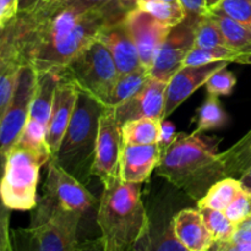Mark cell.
I'll return each mask as SVG.
<instances>
[{"instance_id": "cell-1", "label": "cell", "mask_w": 251, "mask_h": 251, "mask_svg": "<svg viewBox=\"0 0 251 251\" xmlns=\"http://www.w3.org/2000/svg\"><path fill=\"white\" fill-rule=\"evenodd\" d=\"M126 14L118 0L85 12L66 5L65 0H38L14 20L24 63L37 73H60L96 41L100 29Z\"/></svg>"}, {"instance_id": "cell-2", "label": "cell", "mask_w": 251, "mask_h": 251, "mask_svg": "<svg viewBox=\"0 0 251 251\" xmlns=\"http://www.w3.org/2000/svg\"><path fill=\"white\" fill-rule=\"evenodd\" d=\"M221 141V137L203 132L176 134L162 152L157 174L199 201L213 184L226 178L218 152Z\"/></svg>"}, {"instance_id": "cell-3", "label": "cell", "mask_w": 251, "mask_h": 251, "mask_svg": "<svg viewBox=\"0 0 251 251\" xmlns=\"http://www.w3.org/2000/svg\"><path fill=\"white\" fill-rule=\"evenodd\" d=\"M149 213L141 198V184L122 179L104 186L97 211V225L107 251H132L146 234Z\"/></svg>"}, {"instance_id": "cell-4", "label": "cell", "mask_w": 251, "mask_h": 251, "mask_svg": "<svg viewBox=\"0 0 251 251\" xmlns=\"http://www.w3.org/2000/svg\"><path fill=\"white\" fill-rule=\"evenodd\" d=\"M82 213L65 210L47 198L34 207L28 228L11 230L14 251H76Z\"/></svg>"}, {"instance_id": "cell-5", "label": "cell", "mask_w": 251, "mask_h": 251, "mask_svg": "<svg viewBox=\"0 0 251 251\" xmlns=\"http://www.w3.org/2000/svg\"><path fill=\"white\" fill-rule=\"evenodd\" d=\"M104 109L97 100L80 91L60 147L51 157L81 183L88 181L92 176L100 119Z\"/></svg>"}, {"instance_id": "cell-6", "label": "cell", "mask_w": 251, "mask_h": 251, "mask_svg": "<svg viewBox=\"0 0 251 251\" xmlns=\"http://www.w3.org/2000/svg\"><path fill=\"white\" fill-rule=\"evenodd\" d=\"M50 156L16 144L7 153L0 178V198L10 210L29 211L37 206L39 169Z\"/></svg>"}, {"instance_id": "cell-7", "label": "cell", "mask_w": 251, "mask_h": 251, "mask_svg": "<svg viewBox=\"0 0 251 251\" xmlns=\"http://www.w3.org/2000/svg\"><path fill=\"white\" fill-rule=\"evenodd\" d=\"M60 73L70 78L78 90L104 107L120 75L109 50L97 39L80 51Z\"/></svg>"}, {"instance_id": "cell-8", "label": "cell", "mask_w": 251, "mask_h": 251, "mask_svg": "<svg viewBox=\"0 0 251 251\" xmlns=\"http://www.w3.org/2000/svg\"><path fill=\"white\" fill-rule=\"evenodd\" d=\"M60 73H37V82L29 105L28 119L17 144L50 156L47 145V130L50 120L54 95ZM51 158V156H50Z\"/></svg>"}, {"instance_id": "cell-9", "label": "cell", "mask_w": 251, "mask_h": 251, "mask_svg": "<svg viewBox=\"0 0 251 251\" xmlns=\"http://www.w3.org/2000/svg\"><path fill=\"white\" fill-rule=\"evenodd\" d=\"M36 82L37 71L26 64L22 65L14 97L0 119V178L2 176L7 153L17 144L26 126Z\"/></svg>"}, {"instance_id": "cell-10", "label": "cell", "mask_w": 251, "mask_h": 251, "mask_svg": "<svg viewBox=\"0 0 251 251\" xmlns=\"http://www.w3.org/2000/svg\"><path fill=\"white\" fill-rule=\"evenodd\" d=\"M122 126L117 122L114 109L105 108L100 119L92 176L102 181L103 186L112 185L119 179V157L122 151Z\"/></svg>"}, {"instance_id": "cell-11", "label": "cell", "mask_w": 251, "mask_h": 251, "mask_svg": "<svg viewBox=\"0 0 251 251\" xmlns=\"http://www.w3.org/2000/svg\"><path fill=\"white\" fill-rule=\"evenodd\" d=\"M199 17L186 16L181 24L173 27L162 44L150 70V77L168 82L172 76L184 66V61L195 43V28Z\"/></svg>"}, {"instance_id": "cell-12", "label": "cell", "mask_w": 251, "mask_h": 251, "mask_svg": "<svg viewBox=\"0 0 251 251\" xmlns=\"http://www.w3.org/2000/svg\"><path fill=\"white\" fill-rule=\"evenodd\" d=\"M43 196L65 210L76 211L82 215L96 203L95 196L85 188L83 183L53 158L48 162Z\"/></svg>"}, {"instance_id": "cell-13", "label": "cell", "mask_w": 251, "mask_h": 251, "mask_svg": "<svg viewBox=\"0 0 251 251\" xmlns=\"http://www.w3.org/2000/svg\"><path fill=\"white\" fill-rule=\"evenodd\" d=\"M125 22L136 44L141 66L150 71L172 27L166 26L139 7L127 11Z\"/></svg>"}, {"instance_id": "cell-14", "label": "cell", "mask_w": 251, "mask_h": 251, "mask_svg": "<svg viewBox=\"0 0 251 251\" xmlns=\"http://www.w3.org/2000/svg\"><path fill=\"white\" fill-rule=\"evenodd\" d=\"M167 85V81L150 77L146 85L136 95L113 108L120 126L125 123L141 118H157L162 120Z\"/></svg>"}, {"instance_id": "cell-15", "label": "cell", "mask_w": 251, "mask_h": 251, "mask_svg": "<svg viewBox=\"0 0 251 251\" xmlns=\"http://www.w3.org/2000/svg\"><path fill=\"white\" fill-rule=\"evenodd\" d=\"M227 65L228 63L226 61H217L206 65L183 66L179 69L167 85L162 120H166L174 110L180 107L184 100H188L198 88L205 85L215 71Z\"/></svg>"}, {"instance_id": "cell-16", "label": "cell", "mask_w": 251, "mask_h": 251, "mask_svg": "<svg viewBox=\"0 0 251 251\" xmlns=\"http://www.w3.org/2000/svg\"><path fill=\"white\" fill-rule=\"evenodd\" d=\"M78 92L77 86L63 73H60L55 95H54L53 108H51L50 120L47 130V145L50 151V156L54 157L60 147L61 140L65 135L71 117L75 110L77 102Z\"/></svg>"}, {"instance_id": "cell-17", "label": "cell", "mask_w": 251, "mask_h": 251, "mask_svg": "<svg viewBox=\"0 0 251 251\" xmlns=\"http://www.w3.org/2000/svg\"><path fill=\"white\" fill-rule=\"evenodd\" d=\"M96 39L109 50L119 74L131 73L141 68L139 51L125 22V17L100 29Z\"/></svg>"}, {"instance_id": "cell-18", "label": "cell", "mask_w": 251, "mask_h": 251, "mask_svg": "<svg viewBox=\"0 0 251 251\" xmlns=\"http://www.w3.org/2000/svg\"><path fill=\"white\" fill-rule=\"evenodd\" d=\"M161 156L162 147L158 144H123L119 157V178L125 183H145L157 168Z\"/></svg>"}, {"instance_id": "cell-19", "label": "cell", "mask_w": 251, "mask_h": 251, "mask_svg": "<svg viewBox=\"0 0 251 251\" xmlns=\"http://www.w3.org/2000/svg\"><path fill=\"white\" fill-rule=\"evenodd\" d=\"M173 228L178 240L188 251H210L216 244L199 208L179 211L173 216Z\"/></svg>"}, {"instance_id": "cell-20", "label": "cell", "mask_w": 251, "mask_h": 251, "mask_svg": "<svg viewBox=\"0 0 251 251\" xmlns=\"http://www.w3.org/2000/svg\"><path fill=\"white\" fill-rule=\"evenodd\" d=\"M163 211L149 216V228L132 251H188L176 238L173 228V216Z\"/></svg>"}, {"instance_id": "cell-21", "label": "cell", "mask_w": 251, "mask_h": 251, "mask_svg": "<svg viewBox=\"0 0 251 251\" xmlns=\"http://www.w3.org/2000/svg\"><path fill=\"white\" fill-rule=\"evenodd\" d=\"M162 120L157 118H141L125 123L122 126L123 144L154 145L161 139Z\"/></svg>"}, {"instance_id": "cell-22", "label": "cell", "mask_w": 251, "mask_h": 251, "mask_svg": "<svg viewBox=\"0 0 251 251\" xmlns=\"http://www.w3.org/2000/svg\"><path fill=\"white\" fill-rule=\"evenodd\" d=\"M150 80V71L144 66L131 71V73L120 74L115 81L110 95L108 97L105 108H115L120 103L136 95Z\"/></svg>"}, {"instance_id": "cell-23", "label": "cell", "mask_w": 251, "mask_h": 251, "mask_svg": "<svg viewBox=\"0 0 251 251\" xmlns=\"http://www.w3.org/2000/svg\"><path fill=\"white\" fill-rule=\"evenodd\" d=\"M242 190L243 185L239 179L226 176L213 184L207 193L198 201V208L208 207L225 211Z\"/></svg>"}, {"instance_id": "cell-24", "label": "cell", "mask_w": 251, "mask_h": 251, "mask_svg": "<svg viewBox=\"0 0 251 251\" xmlns=\"http://www.w3.org/2000/svg\"><path fill=\"white\" fill-rule=\"evenodd\" d=\"M220 159L225 166L226 176L239 178L251 166V130L229 149L220 152Z\"/></svg>"}, {"instance_id": "cell-25", "label": "cell", "mask_w": 251, "mask_h": 251, "mask_svg": "<svg viewBox=\"0 0 251 251\" xmlns=\"http://www.w3.org/2000/svg\"><path fill=\"white\" fill-rule=\"evenodd\" d=\"M208 14L212 15L213 19L217 21L228 48L251 59V29L225 15L212 14V12Z\"/></svg>"}, {"instance_id": "cell-26", "label": "cell", "mask_w": 251, "mask_h": 251, "mask_svg": "<svg viewBox=\"0 0 251 251\" xmlns=\"http://www.w3.org/2000/svg\"><path fill=\"white\" fill-rule=\"evenodd\" d=\"M217 61H226L228 64H251L250 58L228 48V47H215V48L194 47L185 58L184 66L206 65L210 63H217Z\"/></svg>"}, {"instance_id": "cell-27", "label": "cell", "mask_w": 251, "mask_h": 251, "mask_svg": "<svg viewBox=\"0 0 251 251\" xmlns=\"http://www.w3.org/2000/svg\"><path fill=\"white\" fill-rule=\"evenodd\" d=\"M136 7L144 10L168 27H176L185 20L186 12L180 2L164 1H141L137 2Z\"/></svg>"}, {"instance_id": "cell-28", "label": "cell", "mask_w": 251, "mask_h": 251, "mask_svg": "<svg viewBox=\"0 0 251 251\" xmlns=\"http://www.w3.org/2000/svg\"><path fill=\"white\" fill-rule=\"evenodd\" d=\"M227 123V114L217 96L210 95L198 110V127L195 132H206L220 129Z\"/></svg>"}, {"instance_id": "cell-29", "label": "cell", "mask_w": 251, "mask_h": 251, "mask_svg": "<svg viewBox=\"0 0 251 251\" xmlns=\"http://www.w3.org/2000/svg\"><path fill=\"white\" fill-rule=\"evenodd\" d=\"M198 48H215V47H227L222 31L212 15L206 12L198 20L195 28V43Z\"/></svg>"}, {"instance_id": "cell-30", "label": "cell", "mask_w": 251, "mask_h": 251, "mask_svg": "<svg viewBox=\"0 0 251 251\" xmlns=\"http://www.w3.org/2000/svg\"><path fill=\"white\" fill-rule=\"evenodd\" d=\"M203 218L206 227L208 228L216 243L232 240L235 232V225L230 222L223 211L213 210V208L202 207L199 208Z\"/></svg>"}, {"instance_id": "cell-31", "label": "cell", "mask_w": 251, "mask_h": 251, "mask_svg": "<svg viewBox=\"0 0 251 251\" xmlns=\"http://www.w3.org/2000/svg\"><path fill=\"white\" fill-rule=\"evenodd\" d=\"M207 11L225 15L251 29V0H220Z\"/></svg>"}, {"instance_id": "cell-32", "label": "cell", "mask_w": 251, "mask_h": 251, "mask_svg": "<svg viewBox=\"0 0 251 251\" xmlns=\"http://www.w3.org/2000/svg\"><path fill=\"white\" fill-rule=\"evenodd\" d=\"M14 20L7 26L6 34L2 38V41L0 42V75L12 64H25L24 59H22L21 46H20L19 38H17Z\"/></svg>"}, {"instance_id": "cell-33", "label": "cell", "mask_w": 251, "mask_h": 251, "mask_svg": "<svg viewBox=\"0 0 251 251\" xmlns=\"http://www.w3.org/2000/svg\"><path fill=\"white\" fill-rule=\"evenodd\" d=\"M22 65H25V64H12L0 75V119L5 114L10 103H11L12 97H14L20 69Z\"/></svg>"}, {"instance_id": "cell-34", "label": "cell", "mask_w": 251, "mask_h": 251, "mask_svg": "<svg viewBox=\"0 0 251 251\" xmlns=\"http://www.w3.org/2000/svg\"><path fill=\"white\" fill-rule=\"evenodd\" d=\"M235 83H237V77L234 74L228 70L227 66H223L210 76L205 86L207 88L208 95L220 97V96L230 95L234 90Z\"/></svg>"}, {"instance_id": "cell-35", "label": "cell", "mask_w": 251, "mask_h": 251, "mask_svg": "<svg viewBox=\"0 0 251 251\" xmlns=\"http://www.w3.org/2000/svg\"><path fill=\"white\" fill-rule=\"evenodd\" d=\"M223 212L235 226L242 222L244 218L251 215V193L243 188L239 195L229 203V206Z\"/></svg>"}, {"instance_id": "cell-36", "label": "cell", "mask_w": 251, "mask_h": 251, "mask_svg": "<svg viewBox=\"0 0 251 251\" xmlns=\"http://www.w3.org/2000/svg\"><path fill=\"white\" fill-rule=\"evenodd\" d=\"M10 211L0 198V251H9L11 248Z\"/></svg>"}, {"instance_id": "cell-37", "label": "cell", "mask_w": 251, "mask_h": 251, "mask_svg": "<svg viewBox=\"0 0 251 251\" xmlns=\"http://www.w3.org/2000/svg\"><path fill=\"white\" fill-rule=\"evenodd\" d=\"M19 14V0H0V28H5Z\"/></svg>"}, {"instance_id": "cell-38", "label": "cell", "mask_w": 251, "mask_h": 251, "mask_svg": "<svg viewBox=\"0 0 251 251\" xmlns=\"http://www.w3.org/2000/svg\"><path fill=\"white\" fill-rule=\"evenodd\" d=\"M112 1H114V0H65L66 5L81 12L93 9H100V7L110 4Z\"/></svg>"}, {"instance_id": "cell-39", "label": "cell", "mask_w": 251, "mask_h": 251, "mask_svg": "<svg viewBox=\"0 0 251 251\" xmlns=\"http://www.w3.org/2000/svg\"><path fill=\"white\" fill-rule=\"evenodd\" d=\"M185 10L186 16L200 17L207 12V4L206 0H179Z\"/></svg>"}, {"instance_id": "cell-40", "label": "cell", "mask_w": 251, "mask_h": 251, "mask_svg": "<svg viewBox=\"0 0 251 251\" xmlns=\"http://www.w3.org/2000/svg\"><path fill=\"white\" fill-rule=\"evenodd\" d=\"M232 240L239 243H251V215L235 226Z\"/></svg>"}, {"instance_id": "cell-41", "label": "cell", "mask_w": 251, "mask_h": 251, "mask_svg": "<svg viewBox=\"0 0 251 251\" xmlns=\"http://www.w3.org/2000/svg\"><path fill=\"white\" fill-rule=\"evenodd\" d=\"M176 134V125L171 123L169 120H162V127H161V139H159L158 145L162 147V152L163 150L168 146L174 139Z\"/></svg>"}, {"instance_id": "cell-42", "label": "cell", "mask_w": 251, "mask_h": 251, "mask_svg": "<svg viewBox=\"0 0 251 251\" xmlns=\"http://www.w3.org/2000/svg\"><path fill=\"white\" fill-rule=\"evenodd\" d=\"M213 251H251V243H239L234 240L216 243Z\"/></svg>"}, {"instance_id": "cell-43", "label": "cell", "mask_w": 251, "mask_h": 251, "mask_svg": "<svg viewBox=\"0 0 251 251\" xmlns=\"http://www.w3.org/2000/svg\"><path fill=\"white\" fill-rule=\"evenodd\" d=\"M76 251H107V249H105L102 238H98V239L81 243V244H78Z\"/></svg>"}, {"instance_id": "cell-44", "label": "cell", "mask_w": 251, "mask_h": 251, "mask_svg": "<svg viewBox=\"0 0 251 251\" xmlns=\"http://www.w3.org/2000/svg\"><path fill=\"white\" fill-rule=\"evenodd\" d=\"M238 179H239V181L242 183L243 188L247 191H249V193H251V166Z\"/></svg>"}, {"instance_id": "cell-45", "label": "cell", "mask_w": 251, "mask_h": 251, "mask_svg": "<svg viewBox=\"0 0 251 251\" xmlns=\"http://www.w3.org/2000/svg\"><path fill=\"white\" fill-rule=\"evenodd\" d=\"M38 2V0H19V12L27 11Z\"/></svg>"}, {"instance_id": "cell-46", "label": "cell", "mask_w": 251, "mask_h": 251, "mask_svg": "<svg viewBox=\"0 0 251 251\" xmlns=\"http://www.w3.org/2000/svg\"><path fill=\"white\" fill-rule=\"evenodd\" d=\"M118 1L120 2V5H122L126 11H130V10L136 7V0H118Z\"/></svg>"}, {"instance_id": "cell-47", "label": "cell", "mask_w": 251, "mask_h": 251, "mask_svg": "<svg viewBox=\"0 0 251 251\" xmlns=\"http://www.w3.org/2000/svg\"><path fill=\"white\" fill-rule=\"evenodd\" d=\"M141 1H164V2H180L179 0H136V4L137 2H141Z\"/></svg>"}, {"instance_id": "cell-48", "label": "cell", "mask_w": 251, "mask_h": 251, "mask_svg": "<svg viewBox=\"0 0 251 251\" xmlns=\"http://www.w3.org/2000/svg\"><path fill=\"white\" fill-rule=\"evenodd\" d=\"M220 0H206V4H207V10L211 9L212 6H215Z\"/></svg>"}, {"instance_id": "cell-49", "label": "cell", "mask_w": 251, "mask_h": 251, "mask_svg": "<svg viewBox=\"0 0 251 251\" xmlns=\"http://www.w3.org/2000/svg\"><path fill=\"white\" fill-rule=\"evenodd\" d=\"M6 31H7V26L5 27V28H0V42L2 41V38H4L5 34H6Z\"/></svg>"}, {"instance_id": "cell-50", "label": "cell", "mask_w": 251, "mask_h": 251, "mask_svg": "<svg viewBox=\"0 0 251 251\" xmlns=\"http://www.w3.org/2000/svg\"><path fill=\"white\" fill-rule=\"evenodd\" d=\"M9 251H14V249H12V244H11V248H10Z\"/></svg>"}, {"instance_id": "cell-51", "label": "cell", "mask_w": 251, "mask_h": 251, "mask_svg": "<svg viewBox=\"0 0 251 251\" xmlns=\"http://www.w3.org/2000/svg\"><path fill=\"white\" fill-rule=\"evenodd\" d=\"M213 247H215V245H213ZM210 251H213V248H212V249H211Z\"/></svg>"}]
</instances>
